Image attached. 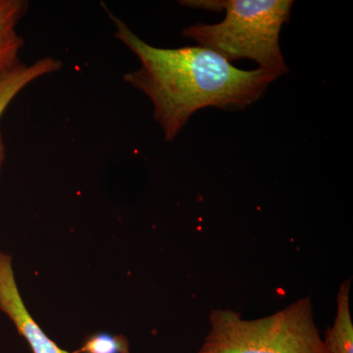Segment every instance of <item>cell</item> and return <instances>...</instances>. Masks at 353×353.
<instances>
[{
  "mask_svg": "<svg viewBox=\"0 0 353 353\" xmlns=\"http://www.w3.org/2000/svg\"><path fill=\"white\" fill-rule=\"evenodd\" d=\"M115 38L139 58L141 67L124 76L153 104V115L168 141L199 109H243L259 101L278 77L262 69L243 71L203 46L159 48L139 38L108 10Z\"/></svg>",
  "mask_w": 353,
  "mask_h": 353,
  "instance_id": "obj_1",
  "label": "cell"
},
{
  "mask_svg": "<svg viewBox=\"0 0 353 353\" xmlns=\"http://www.w3.org/2000/svg\"><path fill=\"white\" fill-rule=\"evenodd\" d=\"M183 6L225 11L222 22L199 23L183 29L185 38L227 59H250L259 69L281 77L289 72L280 48L283 25L290 19L292 0H220L180 1Z\"/></svg>",
  "mask_w": 353,
  "mask_h": 353,
  "instance_id": "obj_2",
  "label": "cell"
},
{
  "mask_svg": "<svg viewBox=\"0 0 353 353\" xmlns=\"http://www.w3.org/2000/svg\"><path fill=\"white\" fill-rule=\"evenodd\" d=\"M210 323L196 353H326L309 297L257 320H243L232 310H214Z\"/></svg>",
  "mask_w": 353,
  "mask_h": 353,
  "instance_id": "obj_3",
  "label": "cell"
},
{
  "mask_svg": "<svg viewBox=\"0 0 353 353\" xmlns=\"http://www.w3.org/2000/svg\"><path fill=\"white\" fill-rule=\"evenodd\" d=\"M0 309L15 324L21 336L29 343L34 353L69 352L58 347L43 333L41 327L28 312L16 284L11 257L0 252Z\"/></svg>",
  "mask_w": 353,
  "mask_h": 353,
  "instance_id": "obj_4",
  "label": "cell"
},
{
  "mask_svg": "<svg viewBox=\"0 0 353 353\" xmlns=\"http://www.w3.org/2000/svg\"><path fill=\"white\" fill-rule=\"evenodd\" d=\"M62 63L55 58L46 57L37 60L31 65L20 63L0 74V119L23 88L41 77L54 73L61 68ZM2 145L0 139V167L2 163Z\"/></svg>",
  "mask_w": 353,
  "mask_h": 353,
  "instance_id": "obj_5",
  "label": "cell"
},
{
  "mask_svg": "<svg viewBox=\"0 0 353 353\" xmlns=\"http://www.w3.org/2000/svg\"><path fill=\"white\" fill-rule=\"evenodd\" d=\"M25 0H0V74L20 63L24 46L17 27L28 11Z\"/></svg>",
  "mask_w": 353,
  "mask_h": 353,
  "instance_id": "obj_6",
  "label": "cell"
},
{
  "mask_svg": "<svg viewBox=\"0 0 353 353\" xmlns=\"http://www.w3.org/2000/svg\"><path fill=\"white\" fill-rule=\"evenodd\" d=\"M350 281L341 285L338 311L332 328L324 341L326 353H353V326L350 310Z\"/></svg>",
  "mask_w": 353,
  "mask_h": 353,
  "instance_id": "obj_7",
  "label": "cell"
},
{
  "mask_svg": "<svg viewBox=\"0 0 353 353\" xmlns=\"http://www.w3.org/2000/svg\"><path fill=\"white\" fill-rule=\"evenodd\" d=\"M79 353H130L129 343L123 336L101 334L90 336Z\"/></svg>",
  "mask_w": 353,
  "mask_h": 353,
  "instance_id": "obj_8",
  "label": "cell"
}]
</instances>
